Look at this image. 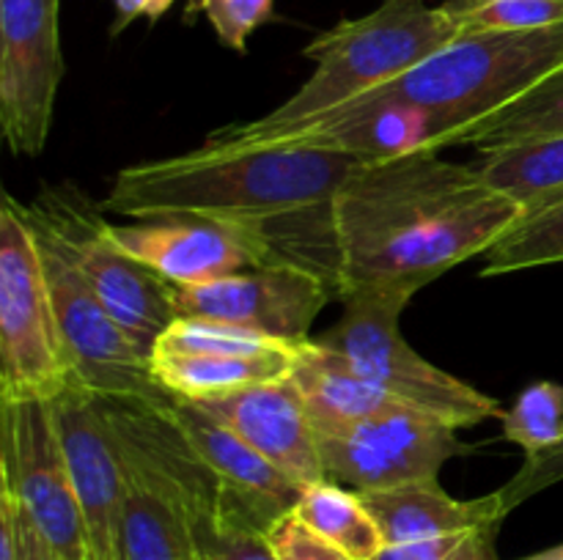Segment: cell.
I'll return each mask as SVG.
<instances>
[{
  "label": "cell",
  "mask_w": 563,
  "mask_h": 560,
  "mask_svg": "<svg viewBox=\"0 0 563 560\" xmlns=\"http://www.w3.org/2000/svg\"><path fill=\"white\" fill-rule=\"evenodd\" d=\"M522 209L440 152L366 163L330 203L333 283L341 296L410 302L456 264L493 250Z\"/></svg>",
  "instance_id": "1"
},
{
  "label": "cell",
  "mask_w": 563,
  "mask_h": 560,
  "mask_svg": "<svg viewBox=\"0 0 563 560\" xmlns=\"http://www.w3.org/2000/svg\"><path fill=\"white\" fill-rule=\"evenodd\" d=\"M366 159L300 143H203L176 157L137 163L110 181L102 212L132 220L207 217L258 225L330 212L335 192Z\"/></svg>",
  "instance_id": "2"
},
{
  "label": "cell",
  "mask_w": 563,
  "mask_h": 560,
  "mask_svg": "<svg viewBox=\"0 0 563 560\" xmlns=\"http://www.w3.org/2000/svg\"><path fill=\"white\" fill-rule=\"evenodd\" d=\"M460 36L449 5L427 0H383L357 20H341L302 53L313 71L297 93L262 119L212 132L209 143H245L267 132L302 124L377 91Z\"/></svg>",
  "instance_id": "3"
},
{
  "label": "cell",
  "mask_w": 563,
  "mask_h": 560,
  "mask_svg": "<svg viewBox=\"0 0 563 560\" xmlns=\"http://www.w3.org/2000/svg\"><path fill=\"white\" fill-rule=\"evenodd\" d=\"M563 66V25L539 31L465 33L377 91L341 108L401 104L427 113L440 137L515 102ZM434 146V152H438Z\"/></svg>",
  "instance_id": "4"
},
{
  "label": "cell",
  "mask_w": 563,
  "mask_h": 560,
  "mask_svg": "<svg viewBox=\"0 0 563 560\" xmlns=\"http://www.w3.org/2000/svg\"><path fill=\"white\" fill-rule=\"evenodd\" d=\"M71 368L55 322L42 250L22 203L3 192L0 209V401H53Z\"/></svg>",
  "instance_id": "5"
},
{
  "label": "cell",
  "mask_w": 563,
  "mask_h": 560,
  "mask_svg": "<svg viewBox=\"0 0 563 560\" xmlns=\"http://www.w3.org/2000/svg\"><path fill=\"white\" fill-rule=\"evenodd\" d=\"M405 307V302L385 296H344L341 322L317 340L339 351L352 368L396 401L440 417L454 428H471L504 415L498 401L432 366L407 344L399 329Z\"/></svg>",
  "instance_id": "6"
},
{
  "label": "cell",
  "mask_w": 563,
  "mask_h": 560,
  "mask_svg": "<svg viewBox=\"0 0 563 560\" xmlns=\"http://www.w3.org/2000/svg\"><path fill=\"white\" fill-rule=\"evenodd\" d=\"M22 214L64 247L110 316L152 357L165 329L179 318L174 285L121 250L110 239L108 220L71 192L42 190L31 206H22Z\"/></svg>",
  "instance_id": "7"
},
{
  "label": "cell",
  "mask_w": 563,
  "mask_h": 560,
  "mask_svg": "<svg viewBox=\"0 0 563 560\" xmlns=\"http://www.w3.org/2000/svg\"><path fill=\"white\" fill-rule=\"evenodd\" d=\"M31 228L42 250L44 275H47L55 322L64 340L71 379L86 384L104 401L141 404L152 410L170 404L174 395L154 377L152 357L110 316L64 247L38 225L31 223Z\"/></svg>",
  "instance_id": "8"
},
{
  "label": "cell",
  "mask_w": 563,
  "mask_h": 560,
  "mask_svg": "<svg viewBox=\"0 0 563 560\" xmlns=\"http://www.w3.org/2000/svg\"><path fill=\"white\" fill-rule=\"evenodd\" d=\"M0 486L42 533L55 560H91L49 401H0Z\"/></svg>",
  "instance_id": "9"
},
{
  "label": "cell",
  "mask_w": 563,
  "mask_h": 560,
  "mask_svg": "<svg viewBox=\"0 0 563 560\" xmlns=\"http://www.w3.org/2000/svg\"><path fill=\"white\" fill-rule=\"evenodd\" d=\"M456 434L460 428L440 417L399 406L361 426L319 434L324 478L355 492L438 478L454 456L471 450Z\"/></svg>",
  "instance_id": "10"
},
{
  "label": "cell",
  "mask_w": 563,
  "mask_h": 560,
  "mask_svg": "<svg viewBox=\"0 0 563 560\" xmlns=\"http://www.w3.org/2000/svg\"><path fill=\"white\" fill-rule=\"evenodd\" d=\"M60 0H0V126L14 154L47 146L55 97L64 80Z\"/></svg>",
  "instance_id": "11"
},
{
  "label": "cell",
  "mask_w": 563,
  "mask_h": 560,
  "mask_svg": "<svg viewBox=\"0 0 563 560\" xmlns=\"http://www.w3.org/2000/svg\"><path fill=\"white\" fill-rule=\"evenodd\" d=\"M328 296V275L295 258H278L203 285H174L179 318L234 324L284 344L308 340Z\"/></svg>",
  "instance_id": "12"
},
{
  "label": "cell",
  "mask_w": 563,
  "mask_h": 560,
  "mask_svg": "<svg viewBox=\"0 0 563 560\" xmlns=\"http://www.w3.org/2000/svg\"><path fill=\"white\" fill-rule=\"evenodd\" d=\"M108 234L135 261L170 285H203L264 267L280 256L267 228L207 217H154L110 225Z\"/></svg>",
  "instance_id": "13"
},
{
  "label": "cell",
  "mask_w": 563,
  "mask_h": 560,
  "mask_svg": "<svg viewBox=\"0 0 563 560\" xmlns=\"http://www.w3.org/2000/svg\"><path fill=\"white\" fill-rule=\"evenodd\" d=\"M49 406L80 500L91 560H119L124 464L104 401L86 384L69 382V388L49 401Z\"/></svg>",
  "instance_id": "14"
},
{
  "label": "cell",
  "mask_w": 563,
  "mask_h": 560,
  "mask_svg": "<svg viewBox=\"0 0 563 560\" xmlns=\"http://www.w3.org/2000/svg\"><path fill=\"white\" fill-rule=\"evenodd\" d=\"M196 404L300 486L328 481L319 434L289 377L201 399Z\"/></svg>",
  "instance_id": "15"
},
{
  "label": "cell",
  "mask_w": 563,
  "mask_h": 560,
  "mask_svg": "<svg viewBox=\"0 0 563 560\" xmlns=\"http://www.w3.org/2000/svg\"><path fill=\"white\" fill-rule=\"evenodd\" d=\"M159 412L179 428L192 453L214 472L229 497L256 525L269 530L280 516L295 511L302 492L300 483L291 481L273 461H267L251 445L242 443L231 428L214 421L196 401L174 395L170 404H165Z\"/></svg>",
  "instance_id": "16"
},
{
  "label": "cell",
  "mask_w": 563,
  "mask_h": 560,
  "mask_svg": "<svg viewBox=\"0 0 563 560\" xmlns=\"http://www.w3.org/2000/svg\"><path fill=\"white\" fill-rule=\"evenodd\" d=\"M113 437L124 464L119 560H201L190 514L168 478L119 434Z\"/></svg>",
  "instance_id": "17"
},
{
  "label": "cell",
  "mask_w": 563,
  "mask_h": 560,
  "mask_svg": "<svg viewBox=\"0 0 563 560\" xmlns=\"http://www.w3.org/2000/svg\"><path fill=\"white\" fill-rule=\"evenodd\" d=\"M357 494L377 519L388 547L504 525V519L509 516L498 492L478 500H456L440 486L438 478Z\"/></svg>",
  "instance_id": "18"
},
{
  "label": "cell",
  "mask_w": 563,
  "mask_h": 560,
  "mask_svg": "<svg viewBox=\"0 0 563 560\" xmlns=\"http://www.w3.org/2000/svg\"><path fill=\"white\" fill-rule=\"evenodd\" d=\"M289 379L295 382L317 434L344 432L407 406L352 368L339 351L311 338L297 346Z\"/></svg>",
  "instance_id": "19"
},
{
  "label": "cell",
  "mask_w": 563,
  "mask_h": 560,
  "mask_svg": "<svg viewBox=\"0 0 563 560\" xmlns=\"http://www.w3.org/2000/svg\"><path fill=\"white\" fill-rule=\"evenodd\" d=\"M478 176L522 209V220L563 203V135L517 141L482 154Z\"/></svg>",
  "instance_id": "20"
},
{
  "label": "cell",
  "mask_w": 563,
  "mask_h": 560,
  "mask_svg": "<svg viewBox=\"0 0 563 560\" xmlns=\"http://www.w3.org/2000/svg\"><path fill=\"white\" fill-rule=\"evenodd\" d=\"M297 349L280 357H218L185 351H152V371L170 395L187 401L229 395L251 384L286 379Z\"/></svg>",
  "instance_id": "21"
},
{
  "label": "cell",
  "mask_w": 563,
  "mask_h": 560,
  "mask_svg": "<svg viewBox=\"0 0 563 560\" xmlns=\"http://www.w3.org/2000/svg\"><path fill=\"white\" fill-rule=\"evenodd\" d=\"M548 135H563V66L515 102L473 121L465 130L451 132L440 141L438 152L451 146H473L484 154L509 143Z\"/></svg>",
  "instance_id": "22"
},
{
  "label": "cell",
  "mask_w": 563,
  "mask_h": 560,
  "mask_svg": "<svg viewBox=\"0 0 563 560\" xmlns=\"http://www.w3.org/2000/svg\"><path fill=\"white\" fill-rule=\"evenodd\" d=\"M295 514L319 536L344 549L352 560H374L388 547L361 494L341 483L319 481L302 486Z\"/></svg>",
  "instance_id": "23"
},
{
  "label": "cell",
  "mask_w": 563,
  "mask_h": 560,
  "mask_svg": "<svg viewBox=\"0 0 563 560\" xmlns=\"http://www.w3.org/2000/svg\"><path fill=\"white\" fill-rule=\"evenodd\" d=\"M563 264V203L520 220L493 250L484 253V278Z\"/></svg>",
  "instance_id": "24"
},
{
  "label": "cell",
  "mask_w": 563,
  "mask_h": 560,
  "mask_svg": "<svg viewBox=\"0 0 563 560\" xmlns=\"http://www.w3.org/2000/svg\"><path fill=\"white\" fill-rule=\"evenodd\" d=\"M300 344L267 338L234 324L203 322V318H176L154 349L185 351V355H218V357H280L291 355Z\"/></svg>",
  "instance_id": "25"
},
{
  "label": "cell",
  "mask_w": 563,
  "mask_h": 560,
  "mask_svg": "<svg viewBox=\"0 0 563 560\" xmlns=\"http://www.w3.org/2000/svg\"><path fill=\"white\" fill-rule=\"evenodd\" d=\"M504 439L520 445L526 456L563 443V384L533 382L500 415Z\"/></svg>",
  "instance_id": "26"
},
{
  "label": "cell",
  "mask_w": 563,
  "mask_h": 560,
  "mask_svg": "<svg viewBox=\"0 0 563 560\" xmlns=\"http://www.w3.org/2000/svg\"><path fill=\"white\" fill-rule=\"evenodd\" d=\"M445 5L460 36L563 25V0H451Z\"/></svg>",
  "instance_id": "27"
},
{
  "label": "cell",
  "mask_w": 563,
  "mask_h": 560,
  "mask_svg": "<svg viewBox=\"0 0 563 560\" xmlns=\"http://www.w3.org/2000/svg\"><path fill=\"white\" fill-rule=\"evenodd\" d=\"M275 0H187L185 16H207L223 47L245 53L253 31L273 20Z\"/></svg>",
  "instance_id": "28"
},
{
  "label": "cell",
  "mask_w": 563,
  "mask_h": 560,
  "mask_svg": "<svg viewBox=\"0 0 563 560\" xmlns=\"http://www.w3.org/2000/svg\"><path fill=\"white\" fill-rule=\"evenodd\" d=\"M498 530L500 525H489L478 527V530L454 533V536L396 544V547H385L374 560H495Z\"/></svg>",
  "instance_id": "29"
},
{
  "label": "cell",
  "mask_w": 563,
  "mask_h": 560,
  "mask_svg": "<svg viewBox=\"0 0 563 560\" xmlns=\"http://www.w3.org/2000/svg\"><path fill=\"white\" fill-rule=\"evenodd\" d=\"M267 538L273 544L275 560H352L344 549L308 527L295 511L280 516L267 530Z\"/></svg>",
  "instance_id": "30"
},
{
  "label": "cell",
  "mask_w": 563,
  "mask_h": 560,
  "mask_svg": "<svg viewBox=\"0 0 563 560\" xmlns=\"http://www.w3.org/2000/svg\"><path fill=\"white\" fill-rule=\"evenodd\" d=\"M559 481H563V443L542 450V453L526 456V464L517 470V475L506 486L498 489V497L506 514H511L517 505Z\"/></svg>",
  "instance_id": "31"
},
{
  "label": "cell",
  "mask_w": 563,
  "mask_h": 560,
  "mask_svg": "<svg viewBox=\"0 0 563 560\" xmlns=\"http://www.w3.org/2000/svg\"><path fill=\"white\" fill-rule=\"evenodd\" d=\"M174 3L176 0H113L115 22H113V31L110 33L115 36V33H121L126 25H130V22L141 20V16L157 22L159 16H163Z\"/></svg>",
  "instance_id": "32"
},
{
  "label": "cell",
  "mask_w": 563,
  "mask_h": 560,
  "mask_svg": "<svg viewBox=\"0 0 563 560\" xmlns=\"http://www.w3.org/2000/svg\"><path fill=\"white\" fill-rule=\"evenodd\" d=\"M14 508H16V533H20V560H55L53 549L47 547L42 533L33 527V522L25 516V511L16 505V500H14Z\"/></svg>",
  "instance_id": "33"
},
{
  "label": "cell",
  "mask_w": 563,
  "mask_h": 560,
  "mask_svg": "<svg viewBox=\"0 0 563 560\" xmlns=\"http://www.w3.org/2000/svg\"><path fill=\"white\" fill-rule=\"evenodd\" d=\"M526 560H563V544L561 547L544 549V552H539V555H531V558H526Z\"/></svg>",
  "instance_id": "34"
}]
</instances>
